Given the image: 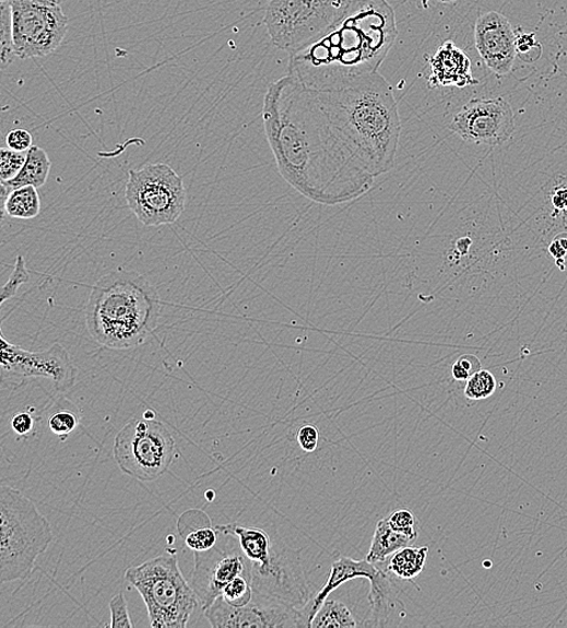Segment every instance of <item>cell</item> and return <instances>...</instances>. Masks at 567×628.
<instances>
[{
	"label": "cell",
	"mask_w": 567,
	"mask_h": 628,
	"mask_svg": "<svg viewBox=\"0 0 567 628\" xmlns=\"http://www.w3.org/2000/svg\"><path fill=\"white\" fill-rule=\"evenodd\" d=\"M263 122L281 177L304 198L334 205L373 187L376 178L336 139L314 91L296 78L288 74L269 86Z\"/></svg>",
	"instance_id": "cell-1"
},
{
	"label": "cell",
	"mask_w": 567,
	"mask_h": 628,
	"mask_svg": "<svg viewBox=\"0 0 567 628\" xmlns=\"http://www.w3.org/2000/svg\"><path fill=\"white\" fill-rule=\"evenodd\" d=\"M397 37L388 0H351L345 15L324 36L290 55L288 74L312 91L346 87L378 73Z\"/></svg>",
	"instance_id": "cell-2"
},
{
	"label": "cell",
	"mask_w": 567,
	"mask_h": 628,
	"mask_svg": "<svg viewBox=\"0 0 567 628\" xmlns=\"http://www.w3.org/2000/svg\"><path fill=\"white\" fill-rule=\"evenodd\" d=\"M329 129L377 178L394 166L402 123L392 86L379 72L343 88L314 91Z\"/></svg>",
	"instance_id": "cell-3"
},
{
	"label": "cell",
	"mask_w": 567,
	"mask_h": 628,
	"mask_svg": "<svg viewBox=\"0 0 567 628\" xmlns=\"http://www.w3.org/2000/svg\"><path fill=\"white\" fill-rule=\"evenodd\" d=\"M161 308V295L140 272L110 271L91 289L85 311L86 328L101 346L132 349L145 344L154 334Z\"/></svg>",
	"instance_id": "cell-4"
},
{
	"label": "cell",
	"mask_w": 567,
	"mask_h": 628,
	"mask_svg": "<svg viewBox=\"0 0 567 628\" xmlns=\"http://www.w3.org/2000/svg\"><path fill=\"white\" fill-rule=\"evenodd\" d=\"M54 541L50 522L20 490L0 487V581L27 579Z\"/></svg>",
	"instance_id": "cell-5"
},
{
	"label": "cell",
	"mask_w": 567,
	"mask_h": 628,
	"mask_svg": "<svg viewBox=\"0 0 567 628\" xmlns=\"http://www.w3.org/2000/svg\"><path fill=\"white\" fill-rule=\"evenodd\" d=\"M175 552L125 572V579L143 599L153 628H186L200 605L197 592L181 574Z\"/></svg>",
	"instance_id": "cell-6"
},
{
	"label": "cell",
	"mask_w": 567,
	"mask_h": 628,
	"mask_svg": "<svg viewBox=\"0 0 567 628\" xmlns=\"http://www.w3.org/2000/svg\"><path fill=\"white\" fill-rule=\"evenodd\" d=\"M351 0H270L264 24L272 44L290 55L320 39L342 19Z\"/></svg>",
	"instance_id": "cell-7"
},
{
	"label": "cell",
	"mask_w": 567,
	"mask_h": 628,
	"mask_svg": "<svg viewBox=\"0 0 567 628\" xmlns=\"http://www.w3.org/2000/svg\"><path fill=\"white\" fill-rule=\"evenodd\" d=\"M125 200L135 218L145 226L176 223L187 208L184 178L166 164L130 169Z\"/></svg>",
	"instance_id": "cell-8"
},
{
	"label": "cell",
	"mask_w": 567,
	"mask_h": 628,
	"mask_svg": "<svg viewBox=\"0 0 567 628\" xmlns=\"http://www.w3.org/2000/svg\"><path fill=\"white\" fill-rule=\"evenodd\" d=\"M176 441L162 422L133 419L116 437L115 459L123 474L155 482L173 465Z\"/></svg>",
	"instance_id": "cell-9"
},
{
	"label": "cell",
	"mask_w": 567,
	"mask_h": 628,
	"mask_svg": "<svg viewBox=\"0 0 567 628\" xmlns=\"http://www.w3.org/2000/svg\"><path fill=\"white\" fill-rule=\"evenodd\" d=\"M16 57H45L60 48L68 27L61 5L39 0H9Z\"/></svg>",
	"instance_id": "cell-10"
},
{
	"label": "cell",
	"mask_w": 567,
	"mask_h": 628,
	"mask_svg": "<svg viewBox=\"0 0 567 628\" xmlns=\"http://www.w3.org/2000/svg\"><path fill=\"white\" fill-rule=\"evenodd\" d=\"M447 128L464 143L497 146L513 135L516 118L503 97H472L449 112Z\"/></svg>",
	"instance_id": "cell-11"
},
{
	"label": "cell",
	"mask_w": 567,
	"mask_h": 628,
	"mask_svg": "<svg viewBox=\"0 0 567 628\" xmlns=\"http://www.w3.org/2000/svg\"><path fill=\"white\" fill-rule=\"evenodd\" d=\"M194 559L190 585L203 611L222 596L224 588L236 577L245 576L252 581L251 564L234 534L218 531L217 544L208 552L194 553Z\"/></svg>",
	"instance_id": "cell-12"
},
{
	"label": "cell",
	"mask_w": 567,
	"mask_h": 628,
	"mask_svg": "<svg viewBox=\"0 0 567 628\" xmlns=\"http://www.w3.org/2000/svg\"><path fill=\"white\" fill-rule=\"evenodd\" d=\"M253 592L303 608L312 595L305 577L300 552L272 538L271 553L263 565L251 566Z\"/></svg>",
	"instance_id": "cell-13"
},
{
	"label": "cell",
	"mask_w": 567,
	"mask_h": 628,
	"mask_svg": "<svg viewBox=\"0 0 567 628\" xmlns=\"http://www.w3.org/2000/svg\"><path fill=\"white\" fill-rule=\"evenodd\" d=\"M0 364L3 371L20 377H38L52 382L55 390L67 393L75 386L78 368L59 342L37 352L27 351L9 342L0 333Z\"/></svg>",
	"instance_id": "cell-14"
},
{
	"label": "cell",
	"mask_w": 567,
	"mask_h": 628,
	"mask_svg": "<svg viewBox=\"0 0 567 628\" xmlns=\"http://www.w3.org/2000/svg\"><path fill=\"white\" fill-rule=\"evenodd\" d=\"M203 613L214 628H300L298 608L257 592L244 607H233L221 596Z\"/></svg>",
	"instance_id": "cell-15"
},
{
	"label": "cell",
	"mask_w": 567,
	"mask_h": 628,
	"mask_svg": "<svg viewBox=\"0 0 567 628\" xmlns=\"http://www.w3.org/2000/svg\"><path fill=\"white\" fill-rule=\"evenodd\" d=\"M475 49L487 70L497 76L513 71L517 54V32L509 20L491 10L482 14L474 26Z\"/></svg>",
	"instance_id": "cell-16"
},
{
	"label": "cell",
	"mask_w": 567,
	"mask_h": 628,
	"mask_svg": "<svg viewBox=\"0 0 567 628\" xmlns=\"http://www.w3.org/2000/svg\"><path fill=\"white\" fill-rule=\"evenodd\" d=\"M428 83L433 87L462 90L479 84L470 57L452 42H446L428 59Z\"/></svg>",
	"instance_id": "cell-17"
},
{
	"label": "cell",
	"mask_w": 567,
	"mask_h": 628,
	"mask_svg": "<svg viewBox=\"0 0 567 628\" xmlns=\"http://www.w3.org/2000/svg\"><path fill=\"white\" fill-rule=\"evenodd\" d=\"M381 572L377 565L370 564L367 559L358 561L349 557H340L338 561L332 565L331 573H329L326 585L316 593L311 600L304 605L300 612V628H311L317 612L320 611L322 604L333 591L345 584L350 580L357 578H365L369 581L376 578Z\"/></svg>",
	"instance_id": "cell-18"
},
{
	"label": "cell",
	"mask_w": 567,
	"mask_h": 628,
	"mask_svg": "<svg viewBox=\"0 0 567 628\" xmlns=\"http://www.w3.org/2000/svg\"><path fill=\"white\" fill-rule=\"evenodd\" d=\"M370 582L369 604L370 611L367 621L363 626L388 627L400 625L405 615L404 604L400 599L399 589L392 581L389 570L381 572Z\"/></svg>",
	"instance_id": "cell-19"
},
{
	"label": "cell",
	"mask_w": 567,
	"mask_h": 628,
	"mask_svg": "<svg viewBox=\"0 0 567 628\" xmlns=\"http://www.w3.org/2000/svg\"><path fill=\"white\" fill-rule=\"evenodd\" d=\"M51 162L47 152L37 145H33L27 152V158L24 167L19 175L10 180L0 181V197L2 201L9 193L22 187L42 188L47 185L50 176Z\"/></svg>",
	"instance_id": "cell-20"
},
{
	"label": "cell",
	"mask_w": 567,
	"mask_h": 628,
	"mask_svg": "<svg viewBox=\"0 0 567 628\" xmlns=\"http://www.w3.org/2000/svg\"><path fill=\"white\" fill-rule=\"evenodd\" d=\"M215 529L237 536L241 549L251 566L263 565L268 561L272 538L264 530L245 528L237 523L218 524Z\"/></svg>",
	"instance_id": "cell-21"
},
{
	"label": "cell",
	"mask_w": 567,
	"mask_h": 628,
	"mask_svg": "<svg viewBox=\"0 0 567 628\" xmlns=\"http://www.w3.org/2000/svg\"><path fill=\"white\" fill-rule=\"evenodd\" d=\"M413 542L410 536L394 531L389 519L379 520L366 559L374 565L387 562L389 557Z\"/></svg>",
	"instance_id": "cell-22"
},
{
	"label": "cell",
	"mask_w": 567,
	"mask_h": 628,
	"mask_svg": "<svg viewBox=\"0 0 567 628\" xmlns=\"http://www.w3.org/2000/svg\"><path fill=\"white\" fill-rule=\"evenodd\" d=\"M42 203L38 188L22 187L9 193L2 201L3 215L10 218L29 221L40 214Z\"/></svg>",
	"instance_id": "cell-23"
},
{
	"label": "cell",
	"mask_w": 567,
	"mask_h": 628,
	"mask_svg": "<svg viewBox=\"0 0 567 628\" xmlns=\"http://www.w3.org/2000/svg\"><path fill=\"white\" fill-rule=\"evenodd\" d=\"M428 556V547L406 546L389 559L388 570L402 580H413L423 573Z\"/></svg>",
	"instance_id": "cell-24"
},
{
	"label": "cell",
	"mask_w": 567,
	"mask_h": 628,
	"mask_svg": "<svg viewBox=\"0 0 567 628\" xmlns=\"http://www.w3.org/2000/svg\"><path fill=\"white\" fill-rule=\"evenodd\" d=\"M357 626L353 613L344 603L335 600H326L311 624V628H354Z\"/></svg>",
	"instance_id": "cell-25"
},
{
	"label": "cell",
	"mask_w": 567,
	"mask_h": 628,
	"mask_svg": "<svg viewBox=\"0 0 567 628\" xmlns=\"http://www.w3.org/2000/svg\"><path fill=\"white\" fill-rule=\"evenodd\" d=\"M181 538L192 553H202L212 549L218 542V531L211 528L210 520L192 530L179 528Z\"/></svg>",
	"instance_id": "cell-26"
},
{
	"label": "cell",
	"mask_w": 567,
	"mask_h": 628,
	"mask_svg": "<svg viewBox=\"0 0 567 628\" xmlns=\"http://www.w3.org/2000/svg\"><path fill=\"white\" fill-rule=\"evenodd\" d=\"M79 424H81V414L78 413L73 404L68 407L56 408L48 419L50 431L63 440L71 436Z\"/></svg>",
	"instance_id": "cell-27"
},
{
	"label": "cell",
	"mask_w": 567,
	"mask_h": 628,
	"mask_svg": "<svg viewBox=\"0 0 567 628\" xmlns=\"http://www.w3.org/2000/svg\"><path fill=\"white\" fill-rule=\"evenodd\" d=\"M0 8H2V11H0L2 13L0 15V60H2V67L7 68L16 57L9 0H2V7Z\"/></svg>",
	"instance_id": "cell-28"
},
{
	"label": "cell",
	"mask_w": 567,
	"mask_h": 628,
	"mask_svg": "<svg viewBox=\"0 0 567 628\" xmlns=\"http://www.w3.org/2000/svg\"><path fill=\"white\" fill-rule=\"evenodd\" d=\"M497 388L495 376L487 370H480L470 377L466 388H464V395L471 401H483V399L491 398Z\"/></svg>",
	"instance_id": "cell-29"
},
{
	"label": "cell",
	"mask_w": 567,
	"mask_h": 628,
	"mask_svg": "<svg viewBox=\"0 0 567 628\" xmlns=\"http://www.w3.org/2000/svg\"><path fill=\"white\" fill-rule=\"evenodd\" d=\"M222 597L233 607H244L253 597L251 579L245 576L236 577L224 588Z\"/></svg>",
	"instance_id": "cell-30"
},
{
	"label": "cell",
	"mask_w": 567,
	"mask_h": 628,
	"mask_svg": "<svg viewBox=\"0 0 567 628\" xmlns=\"http://www.w3.org/2000/svg\"><path fill=\"white\" fill-rule=\"evenodd\" d=\"M31 280L29 271L26 266V261L24 257L17 256L15 261V266L11 271L9 281L2 288L0 293V306H3L7 301L15 298V295L22 287V285L28 283Z\"/></svg>",
	"instance_id": "cell-31"
},
{
	"label": "cell",
	"mask_w": 567,
	"mask_h": 628,
	"mask_svg": "<svg viewBox=\"0 0 567 628\" xmlns=\"http://www.w3.org/2000/svg\"><path fill=\"white\" fill-rule=\"evenodd\" d=\"M27 153H20L2 147L0 150V181L15 178L21 168L24 167Z\"/></svg>",
	"instance_id": "cell-32"
},
{
	"label": "cell",
	"mask_w": 567,
	"mask_h": 628,
	"mask_svg": "<svg viewBox=\"0 0 567 628\" xmlns=\"http://www.w3.org/2000/svg\"><path fill=\"white\" fill-rule=\"evenodd\" d=\"M542 45L539 43L535 33H517V54L521 61L535 63L542 56Z\"/></svg>",
	"instance_id": "cell-33"
},
{
	"label": "cell",
	"mask_w": 567,
	"mask_h": 628,
	"mask_svg": "<svg viewBox=\"0 0 567 628\" xmlns=\"http://www.w3.org/2000/svg\"><path fill=\"white\" fill-rule=\"evenodd\" d=\"M110 624L108 627H133L123 592L117 593L109 602Z\"/></svg>",
	"instance_id": "cell-34"
},
{
	"label": "cell",
	"mask_w": 567,
	"mask_h": 628,
	"mask_svg": "<svg viewBox=\"0 0 567 628\" xmlns=\"http://www.w3.org/2000/svg\"><path fill=\"white\" fill-rule=\"evenodd\" d=\"M391 528L406 536H410L413 541L417 538V532L415 529L416 519L414 513L407 509L395 510L388 518Z\"/></svg>",
	"instance_id": "cell-35"
},
{
	"label": "cell",
	"mask_w": 567,
	"mask_h": 628,
	"mask_svg": "<svg viewBox=\"0 0 567 628\" xmlns=\"http://www.w3.org/2000/svg\"><path fill=\"white\" fill-rule=\"evenodd\" d=\"M482 370L481 360L473 354H463L456 364L452 365L451 374L457 381H468L471 376Z\"/></svg>",
	"instance_id": "cell-36"
},
{
	"label": "cell",
	"mask_w": 567,
	"mask_h": 628,
	"mask_svg": "<svg viewBox=\"0 0 567 628\" xmlns=\"http://www.w3.org/2000/svg\"><path fill=\"white\" fill-rule=\"evenodd\" d=\"M7 145L11 151L27 153L33 146V137L24 129H16L8 133Z\"/></svg>",
	"instance_id": "cell-37"
},
{
	"label": "cell",
	"mask_w": 567,
	"mask_h": 628,
	"mask_svg": "<svg viewBox=\"0 0 567 628\" xmlns=\"http://www.w3.org/2000/svg\"><path fill=\"white\" fill-rule=\"evenodd\" d=\"M299 447L305 452H315L319 447L320 434L312 425H305L298 431Z\"/></svg>",
	"instance_id": "cell-38"
},
{
	"label": "cell",
	"mask_w": 567,
	"mask_h": 628,
	"mask_svg": "<svg viewBox=\"0 0 567 628\" xmlns=\"http://www.w3.org/2000/svg\"><path fill=\"white\" fill-rule=\"evenodd\" d=\"M34 420L28 413H19L13 418H11V428L17 434V436H27L33 429Z\"/></svg>",
	"instance_id": "cell-39"
},
{
	"label": "cell",
	"mask_w": 567,
	"mask_h": 628,
	"mask_svg": "<svg viewBox=\"0 0 567 628\" xmlns=\"http://www.w3.org/2000/svg\"><path fill=\"white\" fill-rule=\"evenodd\" d=\"M551 254L557 260V265L567 259V234L559 235L554 238L551 245Z\"/></svg>",
	"instance_id": "cell-40"
},
{
	"label": "cell",
	"mask_w": 567,
	"mask_h": 628,
	"mask_svg": "<svg viewBox=\"0 0 567 628\" xmlns=\"http://www.w3.org/2000/svg\"><path fill=\"white\" fill-rule=\"evenodd\" d=\"M39 2H45V3L61 5L62 0H39Z\"/></svg>",
	"instance_id": "cell-41"
},
{
	"label": "cell",
	"mask_w": 567,
	"mask_h": 628,
	"mask_svg": "<svg viewBox=\"0 0 567 628\" xmlns=\"http://www.w3.org/2000/svg\"><path fill=\"white\" fill-rule=\"evenodd\" d=\"M145 419H155V414L152 413V411H146V413L143 414Z\"/></svg>",
	"instance_id": "cell-42"
},
{
	"label": "cell",
	"mask_w": 567,
	"mask_h": 628,
	"mask_svg": "<svg viewBox=\"0 0 567 628\" xmlns=\"http://www.w3.org/2000/svg\"><path fill=\"white\" fill-rule=\"evenodd\" d=\"M438 2L448 4V3L457 2V0H438Z\"/></svg>",
	"instance_id": "cell-43"
}]
</instances>
